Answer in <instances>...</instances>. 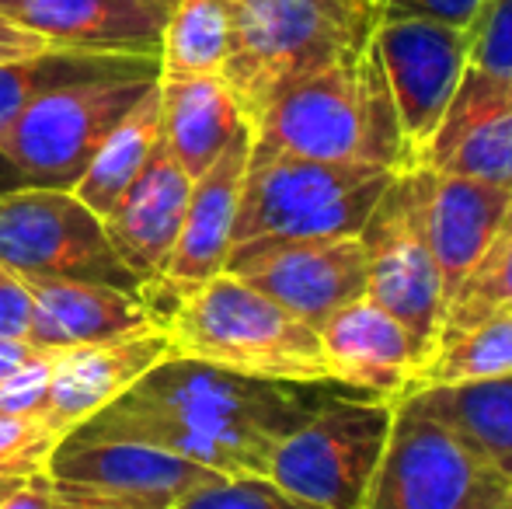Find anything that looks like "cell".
Segmentation results:
<instances>
[{
  "instance_id": "7402d4cb",
  "label": "cell",
  "mask_w": 512,
  "mask_h": 509,
  "mask_svg": "<svg viewBox=\"0 0 512 509\" xmlns=\"http://www.w3.org/2000/svg\"><path fill=\"white\" fill-rule=\"evenodd\" d=\"M157 91H161V140L185 168V175L196 182L234 140L244 116L220 74L157 77Z\"/></svg>"
},
{
  "instance_id": "8992f818",
  "label": "cell",
  "mask_w": 512,
  "mask_h": 509,
  "mask_svg": "<svg viewBox=\"0 0 512 509\" xmlns=\"http://www.w3.org/2000/svg\"><path fill=\"white\" fill-rule=\"evenodd\" d=\"M394 398L331 391L276 447L265 478L317 509H363L394 422Z\"/></svg>"
},
{
  "instance_id": "d6a6232c",
  "label": "cell",
  "mask_w": 512,
  "mask_h": 509,
  "mask_svg": "<svg viewBox=\"0 0 512 509\" xmlns=\"http://www.w3.org/2000/svg\"><path fill=\"white\" fill-rule=\"evenodd\" d=\"M377 4H380V21L422 18V21H439V25L467 28L485 0H377Z\"/></svg>"
},
{
  "instance_id": "9a60e30c",
  "label": "cell",
  "mask_w": 512,
  "mask_h": 509,
  "mask_svg": "<svg viewBox=\"0 0 512 509\" xmlns=\"http://www.w3.org/2000/svg\"><path fill=\"white\" fill-rule=\"evenodd\" d=\"M415 168L512 189V81L467 67Z\"/></svg>"
},
{
  "instance_id": "44dd1931",
  "label": "cell",
  "mask_w": 512,
  "mask_h": 509,
  "mask_svg": "<svg viewBox=\"0 0 512 509\" xmlns=\"http://www.w3.org/2000/svg\"><path fill=\"white\" fill-rule=\"evenodd\" d=\"M411 171L418 178L425 234H429L432 255L443 272L446 300H450V293L471 272V265L481 258L488 241L506 220V213L512 210V189L432 168Z\"/></svg>"
},
{
  "instance_id": "5b68a950",
  "label": "cell",
  "mask_w": 512,
  "mask_h": 509,
  "mask_svg": "<svg viewBox=\"0 0 512 509\" xmlns=\"http://www.w3.org/2000/svg\"><path fill=\"white\" fill-rule=\"evenodd\" d=\"M398 171L331 164L251 143L237 203L234 245L255 238H342L359 234Z\"/></svg>"
},
{
  "instance_id": "1f68e13d",
  "label": "cell",
  "mask_w": 512,
  "mask_h": 509,
  "mask_svg": "<svg viewBox=\"0 0 512 509\" xmlns=\"http://www.w3.org/2000/svg\"><path fill=\"white\" fill-rule=\"evenodd\" d=\"M56 450L53 436L46 433L42 415H4L0 412V468L4 464H39L46 468Z\"/></svg>"
},
{
  "instance_id": "7c38bea8",
  "label": "cell",
  "mask_w": 512,
  "mask_h": 509,
  "mask_svg": "<svg viewBox=\"0 0 512 509\" xmlns=\"http://www.w3.org/2000/svg\"><path fill=\"white\" fill-rule=\"evenodd\" d=\"M373 46L391 84L411 168L436 136L467 70V28L405 18L380 21Z\"/></svg>"
},
{
  "instance_id": "4fadbf2b",
  "label": "cell",
  "mask_w": 512,
  "mask_h": 509,
  "mask_svg": "<svg viewBox=\"0 0 512 509\" xmlns=\"http://www.w3.org/2000/svg\"><path fill=\"white\" fill-rule=\"evenodd\" d=\"M317 335L331 384L394 401L405 398L411 377L429 356V349L405 321H398L373 297L338 307L317 328Z\"/></svg>"
},
{
  "instance_id": "277c9868",
  "label": "cell",
  "mask_w": 512,
  "mask_h": 509,
  "mask_svg": "<svg viewBox=\"0 0 512 509\" xmlns=\"http://www.w3.org/2000/svg\"><path fill=\"white\" fill-rule=\"evenodd\" d=\"M164 332L168 356L262 381L331 384L317 328L230 272L182 293L171 304Z\"/></svg>"
},
{
  "instance_id": "4dcf8cb0",
  "label": "cell",
  "mask_w": 512,
  "mask_h": 509,
  "mask_svg": "<svg viewBox=\"0 0 512 509\" xmlns=\"http://www.w3.org/2000/svg\"><path fill=\"white\" fill-rule=\"evenodd\" d=\"M56 353L42 349L32 363L14 370L11 377L0 381V412L4 415H42L49 394V377H53Z\"/></svg>"
},
{
  "instance_id": "ab89813d",
  "label": "cell",
  "mask_w": 512,
  "mask_h": 509,
  "mask_svg": "<svg viewBox=\"0 0 512 509\" xmlns=\"http://www.w3.org/2000/svg\"><path fill=\"white\" fill-rule=\"evenodd\" d=\"M25 185H28V178L21 175V171L4 157V150H0V196H4V192H14V189H25Z\"/></svg>"
},
{
  "instance_id": "83f0119b",
  "label": "cell",
  "mask_w": 512,
  "mask_h": 509,
  "mask_svg": "<svg viewBox=\"0 0 512 509\" xmlns=\"http://www.w3.org/2000/svg\"><path fill=\"white\" fill-rule=\"evenodd\" d=\"M506 311H512V210L506 213V220L488 241L481 258L471 265V272L460 279L457 290L446 300L439 339Z\"/></svg>"
},
{
  "instance_id": "ba28073f",
  "label": "cell",
  "mask_w": 512,
  "mask_h": 509,
  "mask_svg": "<svg viewBox=\"0 0 512 509\" xmlns=\"http://www.w3.org/2000/svg\"><path fill=\"white\" fill-rule=\"evenodd\" d=\"M154 81L157 77H102L46 91L0 126V150L28 185L70 192L105 136Z\"/></svg>"
},
{
  "instance_id": "e0dca14e",
  "label": "cell",
  "mask_w": 512,
  "mask_h": 509,
  "mask_svg": "<svg viewBox=\"0 0 512 509\" xmlns=\"http://www.w3.org/2000/svg\"><path fill=\"white\" fill-rule=\"evenodd\" d=\"M168 356V332L126 335V339L95 342V346L60 349L49 377V394L42 405V422L53 443L74 433L81 422L102 412L108 401L129 391L154 363Z\"/></svg>"
},
{
  "instance_id": "cb8c5ba5",
  "label": "cell",
  "mask_w": 512,
  "mask_h": 509,
  "mask_svg": "<svg viewBox=\"0 0 512 509\" xmlns=\"http://www.w3.org/2000/svg\"><path fill=\"white\" fill-rule=\"evenodd\" d=\"M161 63L154 56L77 53V49H46L39 56L0 63V126L14 119L28 102L67 84L102 81V77H157Z\"/></svg>"
},
{
  "instance_id": "6da1fadb",
  "label": "cell",
  "mask_w": 512,
  "mask_h": 509,
  "mask_svg": "<svg viewBox=\"0 0 512 509\" xmlns=\"http://www.w3.org/2000/svg\"><path fill=\"white\" fill-rule=\"evenodd\" d=\"M338 384L262 381L203 360L164 356L70 440H136L223 478L265 475L276 447ZM67 440V436H63Z\"/></svg>"
},
{
  "instance_id": "f35d334b",
  "label": "cell",
  "mask_w": 512,
  "mask_h": 509,
  "mask_svg": "<svg viewBox=\"0 0 512 509\" xmlns=\"http://www.w3.org/2000/svg\"><path fill=\"white\" fill-rule=\"evenodd\" d=\"M35 471H42L39 464H4V468H0V503H4L28 475H35Z\"/></svg>"
},
{
  "instance_id": "8d00e7d4",
  "label": "cell",
  "mask_w": 512,
  "mask_h": 509,
  "mask_svg": "<svg viewBox=\"0 0 512 509\" xmlns=\"http://www.w3.org/2000/svg\"><path fill=\"white\" fill-rule=\"evenodd\" d=\"M46 42L39 39V35L25 32V28H18L11 18H4L0 14V63H11V60H25V56H39L46 53Z\"/></svg>"
},
{
  "instance_id": "8fae6325",
  "label": "cell",
  "mask_w": 512,
  "mask_h": 509,
  "mask_svg": "<svg viewBox=\"0 0 512 509\" xmlns=\"http://www.w3.org/2000/svg\"><path fill=\"white\" fill-rule=\"evenodd\" d=\"M223 272L321 328L338 307L366 297V252L359 234L342 238H255L230 248Z\"/></svg>"
},
{
  "instance_id": "f546056e",
  "label": "cell",
  "mask_w": 512,
  "mask_h": 509,
  "mask_svg": "<svg viewBox=\"0 0 512 509\" xmlns=\"http://www.w3.org/2000/svg\"><path fill=\"white\" fill-rule=\"evenodd\" d=\"M467 67L512 81V0H485L467 25Z\"/></svg>"
},
{
  "instance_id": "d4e9b609",
  "label": "cell",
  "mask_w": 512,
  "mask_h": 509,
  "mask_svg": "<svg viewBox=\"0 0 512 509\" xmlns=\"http://www.w3.org/2000/svg\"><path fill=\"white\" fill-rule=\"evenodd\" d=\"M157 143H161V91H157L154 81L147 95L129 109V116L105 136V143L98 147V154L91 157V164L70 192L91 213L105 217L122 199V192L133 185V178L147 168Z\"/></svg>"
},
{
  "instance_id": "ffe728a7",
  "label": "cell",
  "mask_w": 512,
  "mask_h": 509,
  "mask_svg": "<svg viewBox=\"0 0 512 509\" xmlns=\"http://www.w3.org/2000/svg\"><path fill=\"white\" fill-rule=\"evenodd\" d=\"M49 478L91 485V489L150 496L175 506L189 492L220 482L223 475L192 464L168 450L136 440H60L46 461Z\"/></svg>"
},
{
  "instance_id": "836d02e7",
  "label": "cell",
  "mask_w": 512,
  "mask_h": 509,
  "mask_svg": "<svg viewBox=\"0 0 512 509\" xmlns=\"http://www.w3.org/2000/svg\"><path fill=\"white\" fill-rule=\"evenodd\" d=\"M53 509H171V506L150 496H126V492L91 489V485L53 478Z\"/></svg>"
},
{
  "instance_id": "52a82bcc",
  "label": "cell",
  "mask_w": 512,
  "mask_h": 509,
  "mask_svg": "<svg viewBox=\"0 0 512 509\" xmlns=\"http://www.w3.org/2000/svg\"><path fill=\"white\" fill-rule=\"evenodd\" d=\"M363 509H512V482L453 426L398 398Z\"/></svg>"
},
{
  "instance_id": "ac0fdd59",
  "label": "cell",
  "mask_w": 512,
  "mask_h": 509,
  "mask_svg": "<svg viewBox=\"0 0 512 509\" xmlns=\"http://www.w3.org/2000/svg\"><path fill=\"white\" fill-rule=\"evenodd\" d=\"M248 154L251 126L244 123L234 133V140L223 147V154L192 182L182 234H178L161 276V286H168L175 297L203 286L206 279L220 276L223 265H227V255L234 248L237 203H241Z\"/></svg>"
},
{
  "instance_id": "5bb4252c",
  "label": "cell",
  "mask_w": 512,
  "mask_h": 509,
  "mask_svg": "<svg viewBox=\"0 0 512 509\" xmlns=\"http://www.w3.org/2000/svg\"><path fill=\"white\" fill-rule=\"evenodd\" d=\"M0 14L49 49L157 60L171 7L161 0H0Z\"/></svg>"
},
{
  "instance_id": "d6986e66",
  "label": "cell",
  "mask_w": 512,
  "mask_h": 509,
  "mask_svg": "<svg viewBox=\"0 0 512 509\" xmlns=\"http://www.w3.org/2000/svg\"><path fill=\"white\" fill-rule=\"evenodd\" d=\"M32 297V342L35 349H74L95 342L164 328V314L143 290H115L81 279H25Z\"/></svg>"
},
{
  "instance_id": "60d3db41",
  "label": "cell",
  "mask_w": 512,
  "mask_h": 509,
  "mask_svg": "<svg viewBox=\"0 0 512 509\" xmlns=\"http://www.w3.org/2000/svg\"><path fill=\"white\" fill-rule=\"evenodd\" d=\"M377 7H380V4H377Z\"/></svg>"
},
{
  "instance_id": "3957f363",
  "label": "cell",
  "mask_w": 512,
  "mask_h": 509,
  "mask_svg": "<svg viewBox=\"0 0 512 509\" xmlns=\"http://www.w3.org/2000/svg\"><path fill=\"white\" fill-rule=\"evenodd\" d=\"M377 25V0H230L220 77L251 126L293 81L363 53Z\"/></svg>"
},
{
  "instance_id": "4316f807",
  "label": "cell",
  "mask_w": 512,
  "mask_h": 509,
  "mask_svg": "<svg viewBox=\"0 0 512 509\" xmlns=\"http://www.w3.org/2000/svg\"><path fill=\"white\" fill-rule=\"evenodd\" d=\"M230 53V0H178L161 35V74H220Z\"/></svg>"
},
{
  "instance_id": "7a4b0ae2",
  "label": "cell",
  "mask_w": 512,
  "mask_h": 509,
  "mask_svg": "<svg viewBox=\"0 0 512 509\" xmlns=\"http://www.w3.org/2000/svg\"><path fill=\"white\" fill-rule=\"evenodd\" d=\"M251 143L331 164L411 168L377 46L283 88L251 123Z\"/></svg>"
},
{
  "instance_id": "f1b7e54d",
  "label": "cell",
  "mask_w": 512,
  "mask_h": 509,
  "mask_svg": "<svg viewBox=\"0 0 512 509\" xmlns=\"http://www.w3.org/2000/svg\"><path fill=\"white\" fill-rule=\"evenodd\" d=\"M171 509H317L304 499L290 496L265 475H241V478H220L213 485L189 492Z\"/></svg>"
},
{
  "instance_id": "e575fe53",
  "label": "cell",
  "mask_w": 512,
  "mask_h": 509,
  "mask_svg": "<svg viewBox=\"0 0 512 509\" xmlns=\"http://www.w3.org/2000/svg\"><path fill=\"white\" fill-rule=\"evenodd\" d=\"M32 335V297L21 276L0 262V339H25Z\"/></svg>"
},
{
  "instance_id": "9c48e42d",
  "label": "cell",
  "mask_w": 512,
  "mask_h": 509,
  "mask_svg": "<svg viewBox=\"0 0 512 509\" xmlns=\"http://www.w3.org/2000/svg\"><path fill=\"white\" fill-rule=\"evenodd\" d=\"M0 262L21 279H81L140 290L108 245L105 224L74 192L25 185L0 196Z\"/></svg>"
},
{
  "instance_id": "74e56055",
  "label": "cell",
  "mask_w": 512,
  "mask_h": 509,
  "mask_svg": "<svg viewBox=\"0 0 512 509\" xmlns=\"http://www.w3.org/2000/svg\"><path fill=\"white\" fill-rule=\"evenodd\" d=\"M42 349H35L32 342L25 339H0V381L11 377L14 370H21L25 363H32Z\"/></svg>"
},
{
  "instance_id": "30bf717a",
  "label": "cell",
  "mask_w": 512,
  "mask_h": 509,
  "mask_svg": "<svg viewBox=\"0 0 512 509\" xmlns=\"http://www.w3.org/2000/svg\"><path fill=\"white\" fill-rule=\"evenodd\" d=\"M366 252V297L405 321L432 353L443 328V272L425 234L415 171L405 168L387 182L359 231Z\"/></svg>"
},
{
  "instance_id": "603a6c76",
  "label": "cell",
  "mask_w": 512,
  "mask_h": 509,
  "mask_svg": "<svg viewBox=\"0 0 512 509\" xmlns=\"http://www.w3.org/2000/svg\"><path fill=\"white\" fill-rule=\"evenodd\" d=\"M422 412L453 426L502 478L512 482V374L425 387L408 394Z\"/></svg>"
},
{
  "instance_id": "d590c367",
  "label": "cell",
  "mask_w": 512,
  "mask_h": 509,
  "mask_svg": "<svg viewBox=\"0 0 512 509\" xmlns=\"http://www.w3.org/2000/svg\"><path fill=\"white\" fill-rule=\"evenodd\" d=\"M0 509H53V478H49V471L42 468V471H35V475H28L25 482L0 503Z\"/></svg>"
},
{
  "instance_id": "2e32d148",
  "label": "cell",
  "mask_w": 512,
  "mask_h": 509,
  "mask_svg": "<svg viewBox=\"0 0 512 509\" xmlns=\"http://www.w3.org/2000/svg\"><path fill=\"white\" fill-rule=\"evenodd\" d=\"M192 178L171 157L164 140L154 147L147 168L133 178L122 199L102 217L108 245L140 286L161 283L164 265L182 234Z\"/></svg>"
},
{
  "instance_id": "484cf974",
  "label": "cell",
  "mask_w": 512,
  "mask_h": 509,
  "mask_svg": "<svg viewBox=\"0 0 512 509\" xmlns=\"http://www.w3.org/2000/svg\"><path fill=\"white\" fill-rule=\"evenodd\" d=\"M502 374H512V311L492 314L478 325L443 335L425 356L422 367L415 370L405 398L425 391V387L488 381V377Z\"/></svg>"
}]
</instances>
